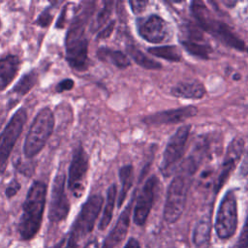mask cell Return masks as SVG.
I'll return each mask as SVG.
<instances>
[{
    "mask_svg": "<svg viewBox=\"0 0 248 248\" xmlns=\"http://www.w3.org/2000/svg\"><path fill=\"white\" fill-rule=\"evenodd\" d=\"M46 185L42 181H34L30 186L22 205L18 232L22 239L33 238L40 230L46 200Z\"/></svg>",
    "mask_w": 248,
    "mask_h": 248,
    "instance_id": "6da1fadb",
    "label": "cell"
},
{
    "mask_svg": "<svg viewBox=\"0 0 248 248\" xmlns=\"http://www.w3.org/2000/svg\"><path fill=\"white\" fill-rule=\"evenodd\" d=\"M190 10L202 30L206 31L221 43L233 49L238 51H248V46L245 43L228 24L214 17L203 1H193Z\"/></svg>",
    "mask_w": 248,
    "mask_h": 248,
    "instance_id": "7a4b0ae2",
    "label": "cell"
},
{
    "mask_svg": "<svg viewBox=\"0 0 248 248\" xmlns=\"http://www.w3.org/2000/svg\"><path fill=\"white\" fill-rule=\"evenodd\" d=\"M88 15L82 13L70 24L65 37L66 60L71 68L76 71H85L89 65L88 39L85 25Z\"/></svg>",
    "mask_w": 248,
    "mask_h": 248,
    "instance_id": "3957f363",
    "label": "cell"
},
{
    "mask_svg": "<svg viewBox=\"0 0 248 248\" xmlns=\"http://www.w3.org/2000/svg\"><path fill=\"white\" fill-rule=\"evenodd\" d=\"M54 124V114L49 108H44L37 113L23 144V154L26 158H33L42 151L52 135Z\"/></svg>",
    "mask_w": 248,
    "mask_h": 248,
    "instance_id": "277c9868",
    "label": "cell"
},
{
    "mask_svg": "<svg viewBox=\"0 0 248 248\" xmlns=\"http://www.w3.org/2000/svg\"><path fill=\"white\" fill-rule=\"evenodd\" d=\"M103 202L104 199L101 195H92L82 204L69 233L66 248H77L79 238L91 232L101 211Z\"/></svg>",
    "mask_w": 248,
    "mask_h": 248,
    "instance_id": "5b68a950",
    "label": "cell"
},
{
    "mask_svg": "<svg viewBox=\"0 0 248 248\" xmlns=\"http://www.w3.org/2000/svg\"><path fill=\"white\" fill-rule=\"evenodd\" d=\"M188 175L191 174L182 170L175 174L168 187L163 215L169 224L175 223L184 212L189 188Z\"/></svg>",
    "mask_w": 248,
    "mask_h": 248,
    "instance_id": "8992f818",
    "label": "cell"
},
{
    "mask_svg": "<svg viewBox=\"0 0 248 248\" xmlns=\"http://www.w3.org/2000/svg\"><path fill=\"white\" fill-rule=\"evenodd\" d=\"M190 132L191 125L184 124L181 125L170 138L160 165V170L164 176H170L177 168V164L185 152Z\"/></svg>",
    "mask_w": 248,
    "mask_h": 248,
    "instance_id": "52a82bcc",
    "label": "cell"
},
{
    "mask_svg": "<svg viewBox=\"0 0 248 248\" xmlns=\"http://www.w3.org/2000/svg\"><path fill=\"white\" fill-rule=\"evenodd\" d=\"M26 119V110L23 108L17 109L0 134V175L6 171L9 157L23 130Z\"/></svg>",
    "mask_w": 248,
    "mask_h": 248,
    "instance_id": "ba28073f",
    "label": "cell"
},
{
    "mask_svg": "<svg viewBox=\"0 0 248 248\" xmlns=\"http://www.w3.org/2000/svg\"><path fill=\"white\" fill-rule=\"evenodd\" d=\"M237 200L232 190L228 191L220 202L216 220L215 231L217 235L222 239L232 236L237 228Z\"/></svg>",
    "mask_w": 248,
    "mask_h": 248,
    "instance_id": "9c48e42d",
    "label": "cell"
},
{
    "mask_svg": "<svg viewBox=\"0 0 248 248\" xmlns=\"http://www.w3.org/2000/svg\"><path fill=\"white\" fill-rule=\"evenodd\" d=\"M89 170V157L81 144L75 148L68 172V189L78 198L84 191L86 175Z\"/></svg>",
    "mask_w": 248,
    "mask_h": 248,
    "instance_id": "30bf717a",
    "label": "cell"
},
{
    "mask_svg": "<svg viewBox=\"0 0 248 248\" xmlns=\"http://www.w3.org/2000/svg\"><path fill=\"white\" fill-rule=\"evenodd\" d=\"M139 35L151 44H161L169 40L170 26L168 22L158 15H150L137 19Z\"/></svg>",
    "mask_w": 248,
    "mask_h": 248,
    "instance_id": "8fae6325",
    "label": "cell"
},
{
    "mask_svg": "<svg viewBox=\"0 0 248 248\" xmlns=\"http://www.w3.org/2000/svg\"><path fill=\"white\" fill-rule=\"evenodd\" d=\"M65 181L64 173L59 172L52 182L48 218L53 223L64 220L70 210V202L65 193Z\"/></svg>",
    "mask_w": 248,
    "mask_h": 248,
    "instance_id": "7c38bea8",
    "label": "cell"
},
{
    "mask_svg": "<svg viewBox=\"0 0 248 248\" xmlns=\"http://www.w3.org/2000/svg\"><path fill=\"white\" fill-rule=\"evenodd\" d=\"M158 185V178L155 175L150 176L144 183L134 209V222L138 226H142L150 213L153 205L155 193Z\"/></svg>",
    "mask_w": 248,
    "mask_h": 248,
    "instance_id": "4fadbf2b",
    "label": "cell"
},
{
    "mask_svg": "<svg viewBox=\"0 0 248 248\" xmlns=\"http://www.w3.org/2000/svg\"><path fill=\"white\" fill-rule=\"evenodd\" d=\"M245 147V142L241 138L233 139L227 147L225 159L220 169V172L217 176L214 191L217 193L223 187L225 182L230 177L232 171H233L237 162L240 160Z\"/></svg>",
    "mask_w": 248,
    "mask_h": 248,
    "instance_id": "5bb4252c",
    "label": "cell"
},
{
    "mask_svg": "<svg viewBox=\"0 0 248 248\" xmlns=\"http://www.w3.org/2000/svg\"><path fill=\"white\" fill-rule=\"evenodd\" d=\"M198 113L197 107L186 106L182 108L167 109L155 112L142 118V122L146 125H165L176 124L196 116Z\"/></svg>",
    "mask_w": 248,
    "mask_h": 248,
    "instance_id": "9a60e30c",
    "label": "cell"
},
{
    "mask_svg": "<svg viewBox=\"0 0 248 248\" xmlns=\"http://www.w3.org/2000/svg\"><path fill=\"white\" fill-rule=\"evenodd\" d=\"M133 202H134V199L130 201L128 205L122 211L115 226L106 237L102 248H116L125 238L128 232L129 224H130V216H131Z\"/></svg>",
    "mask_w": 248,
    "mask_h": 248,
    "instance_id": "2e32d148",
    "label": "cell"
},
{
    "mask_svg": "<svg viewBox=\"0 0 248 248\" xmlns=\"http://www.w3.org/2000/svg\"><path fill=\"white\" fill-rule=\"evenodd\" d=\"M206 93V89L202 82L199 80L181 81L176 83L170 89V94L177 98L199 100Z\"/></svg>",
    "mask_w": 248,
    "mask_h": 248,
    "instance_id": "e0dca14e",
    "label": "cell"
},
{
    "mask_svg": "<svg viewBox=\"0 0 248 248\" xmlns=\"http://www.w3.org/2000/svg\"><path fill=\"white\" fill-rule=\"evenodd\" d=\"M20 67L18 56L8 54L0 58V91L4 90L16 77Z\"/></svg>",
    "mask_w": 248,
    "mask_h": 248,
    "instance_id": "ac0fdd59",
    "label": "cell"
},
{
    "mask_svg": "<svg viewBox=\"0 0 248 248\" xmlns=\"http://www.w3.org/2000/svg\"><path fill=\"white\" fill-rule=\"evenodd\" d=\"M211 232V217L210 214L202 215L197 222L193 232V243L197 247H202L207 244L210 239Z\"/></svg>",
    "mask_w": 248,
    "mask_h": 248,
    "instance_id": "d6986e66",
    "label": "cell"
},
{
    "mask_svg": "<svg viewBox=\"0 0 248 248\" xmlns=\"http://www.w3.org/2000/svg\"><path fill=\"white\" fill-rule=\"evenodd\" d=\"M97 56L100 60L109 62L118 69H126L131 65L130 59L125 53L120 50L111 49L109 47H100L97 50Z\"/></svg>",
    "mask_w": 248,
    "mask_h": 248,
    "instance_id": "ffe728a7",
    "label": "cell"
},
{
    "mask_svg": "<svg viewBox=\"0 0 248 248\" xmlns=\"http://www.w3.org/2000/svg\"><path fill=\"white\" fill-rule=\"evenodd\" d=\"M119 180L121 182V189L119 192V197L117 201V206L120 207L124 202L129 190L133 185L134 179V169L132 165H125L119 169L118 171Z\"/></svg>",
    "mask_w": 248,
    "mask_h": 248,
    "instance_id": "44dd1931",
    "label": "cell"
},
{
    "mask_svg": "<svg viewBox=\"0 0 248 248\" xmlns=\"http://www.w3.org/2000/svg\"><path fill=\"white\" fill-rule=\"evenodd\" d=\"M116 194H117L116 185L111 184L107 191V201H106L105 208H104L103 215H102L101 220L98 225V228L100 231H104L105 229H107V227L110 223V220L112 218L114 203L116 201Z\"/></svg>",
    "mask_w": 248,
    "mask_h": 248,
    "instance_id": "7402d4cb",
    "label": "cell"
},
{
    "mask_svg": "<svg viewBox=\"0 0 248 248\" xmlns=\"http://www.w3.org/2000/svg\"><path fill=\"white\" fill-rule=\"evenodd\" d=\"M181 45L191 55H194L201 59H209V56L212 52L211 46L204 43V41L183 39L181 40Z\"/></svg>",
    "mask_w": 248,
    "mask_h": 248,
    "instance_id": "603a6c76",
    "label": "cell"
},
{
    "mask_svg": "<svg viewBox=\"0 0 248 248\" xmlns=\"http://www.w3.org/2000/svg\"><path fill=\"white\" fill-rule=\"evenodd\" d=\"M127 53L130 55V57L140 67L148 70H158L162 68V65L153 60L152 58L148 57L146 54H144L140 49H139L137 46L133 45H128L126 46Z\"/></svg>",
    "mask_w": 248,
    "mask_h": 248,
    "instance_id": "cb8c5ba5",
    "label": "cell"
},
{
    "mask_svg": "<svg viewBox=\"0 0 248 248\" xmlns=\"http://www.w3.org/2000/svg\"><path fill=\"white\" fill-rule=\"evenodd\" d=\"M38 80V74L33 70L29 73L23 75L21 78L16 83V85L11 90L12 94L18 95L19 97H22L26 95L37 83Z\"/></svg>",
    "mask_w": 248,
    "mask_h": 248,
    "instance_id": "d4e9b609",
    "label": "cell"
},
{
    "mask_svg": "<svg viewBox=\"0 0 248 248\" xmlns=\"http://www.w3.org/2000/svg\"><path fill=\"white\" fill-rule=\"evenodd\" d=\"M147 51L159 58L171 61L179 62L182 58L181 52L176 46H152L147 49Z\"/></svg>",
    "mask_w": 248,
    "mask_h": 248,
    "instance_id": "484cf974",
    "label": "cell"
},
{
    "mask_svg": "<svg viewBox=\"0 0 248 248\" xmlns=\"http://www.w3.org/2000/svg\"><path fill=\"white\" fill-rule=\"evenodd\" d=\"M112 10V2L110 1H107L104 4V7L102 8V10L98 13L94 26H93V30H98L104 23H106V21L108 19L110 13Z\"/></svg>",
    "mask_w": 248,
    "mask_h": 248,
    "instance_id": "4316f807",
    "label": "cell"
},
{
    "mask_svg": "<svg viewBox=\"0 0 248 248\" xmlns=\"http://www.w3.org/2000/svg\"><path fill=\"white\" fill-rule=\"evenodd\" d=\"M50 9H51V7H47L45 11H43L40 14V16L37 17V19L35 20V24H37L41 27H47L53 17L52 14L50 13Z\"/></svg>",
    "mask_w": 248,
    "mask_h": 248,
    "instance_id": "83f0119b",
    "label": "cell"
},
{
    "mask_svg": "<svg viewBox=\"0 0 248 248\" xmlns=\"http://www.w3.org/2000/svg\"><path fill=\"white\" fill-rule=\"evenodd\" d=\"M236 248H248V216L242 228Z\"/></svg>",
    "mask_w": 248,
    "mask_h": 248,
    "instance_id": "f1b7e54d",
    "label": "cell"
},
{
    "mask_svg": "<svg viewBox=\"0 0 248 248\" xmlns=\"http://www.w3.org/2000/svg\"><path fill=\"white\" fill-rule=\"evenodd\" d=\"M20 189V183L16 180V179H13L9 185L7 186L6 190H5V194L7 198H12L14 196L16 195V193L19 191Z\"/></svg>",
    "mask_w": 248,
    "mask_h": 248,
    "instance_id": "f546056e",
    "label": "cell"
},
{
    "mask_svg": "<svg viewBox=\"0 0 248 248\" xmlns=\"http://www.w3.org/2000/svg\"><path fill=\"white\" fill-rule=\"evenodd\" d=\"M147 4H148L147 1H139V0L129 1V5L131 7V10L136 15H139V14L142 13L145 10Z\"/></svg>",
    "mask_w": 248,
    "mask_h": 248,
    "instance_id": "4dcf8cb0",
    "label": "cell"
},
{
    "mask_svg": "<svg viewBox=\"0 0 248 248\" xmlns=\"http://www.w3.org/2000/svg\"><path fill=\"white\" fill-rule=\"evenodd\" d=\"M75 85V82L73 79L71 78H65L63 80H61L57 85H56V92L58 93H62L64 91H68L71 90Z\"/></svg>",
    "mask_w": 248,
    "mask_h": 248,
    "instance_id": "1f68e13d",
    "label": "cell"
},
{
    "mask_svg": "<svg viewBox=\"0 0 248 248\" xmlns=\"http://www.w3.org/2000/svg\"><path fill=\"white\" fill-rule=\"evenodd\" d=\"M114 26H115V21L112 20L110 21L108 25H106L97 35V38L98 39H107L108 37H109L111 35V33L113 32V29H114Z\"/></svg>",
    "mask_w": 248,
    "mask_h": 248,
    "instance_id": "d6a6232c",
    "label": "cell"
},
{
    "mask_svg": "<svg viewBox=\"0 0 248 248\" xmlns=\"http://www.w3.org/2000/svg\"><path fill=\"white\" fill-rule=\"evenodd\" d=\"M240 174L241 176H246L248 174V150L246 151L244 159L240 166Z\"/></svg>",
    "mask_w": 248,
    "mask_h": 248,
    "instance_id": "836d02e7",
    "label": "cell"
},
{
    "mask_svg": "<svg viewBox=\"0 0 248 248\" xmlns=\"http://www.w3.org/2000/svg\"><path fill=\"white\" fill-rule=\"evenodd\" d=\"M124 248H140V243H139V241L136 239V238H130L128 241H127V243H126V245L124 246Z\"/></svg>",
    "mask_w": 248,
    "mask_h": 248,
    "instance_id": "e575fe53",
    "label": "cell"
},
{
    "mask_svg": "<svg viewBox=\"0 0 248 248\" xmlns=\"http://www.w3.org/2000/svg\"><path fill=\"white\" fill-rule=\"evenodd\" d=\"M84 248H98V241L97 240H92Z\"/></svg>",
    "mask_w": 248,
    "mask_h": 248,
    "instance_id": "d590c367",
    "label": "cell"
}]
</instances>
